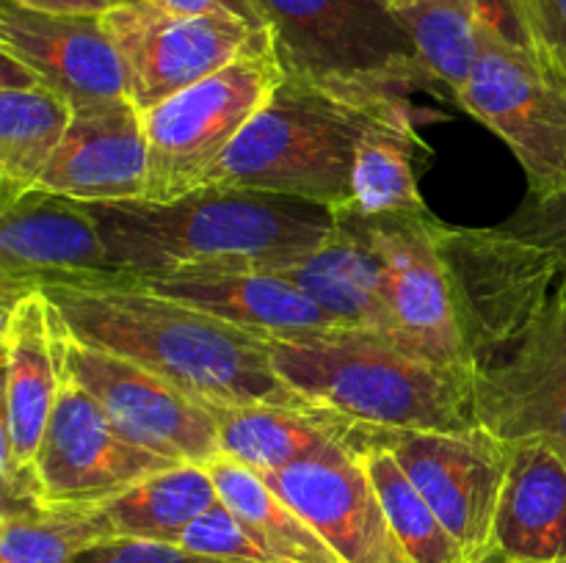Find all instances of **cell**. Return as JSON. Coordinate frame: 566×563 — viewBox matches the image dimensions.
Instances as JSON below:
<instances>
[{"label":"cell","mask_w":566,"mask_h":563,"mask_svg":"<svg viewBox=\"0 0 566 563\" xmlns=\"http://www.w3.org/2000/svg\"><path fill=\"white\" fill-rule=\"evenodd\" d=\"M479 425L566 458V254L509 226L437 219Z\"/></svg>","instance_id":"cell-1"},{"label":"cell","mask_w":566,"mask_h":563,"mask_svg":"<svg viewBox=\"0 0 566 563\" xmlns=\"http://www.w3.org/2000/svg\"><path fill=\"white\" fill-rule=\"evenodd\" d=\"M42 290L77 342L142 364L199 401L315 408L276 375L263 337L216 315L108 276Z\"/></svg>","instance_id":"cell-2"},{"label":"cell","mask_w":566,"mask_h":563,"mask_svg":"<svg viewBox=\"0 0 566 563\" xmlns=\"http://www.w3.org/2000/svg\"><path fill=\"white\" fill-rule=\"evenodd\" d=\"M111 259L127 276L296 263L335 230V215L296 199L202 188L175 202L88 204Z\"/></svg>","instance_id":"cell-3"},{"label":"cell","mask_w":566,"mask_h":563,"mask_svg":"<svg viewBox=\"0 0 566 563\" xmlns=\"http://www.w3.org/2000/svg\"><path fill=\"white\" fill-rule=\"evenodd\" d=\"M276 375L321 412L374 431H464L479 425L468 370L357 329L263 337Z\"/></svg>","instance_id":"cell-4"},{"label":"cell","mask_w":566,"mask_h":563,"mask_svg":"<svg viewBox=\"0 0 566 563\" xmlns=\"http://www.w3.org/2000/svg\"><path fill=\"white\" fill-rule=\"evenodd\" d=\"M387 94L285 75L202 188L296 199L343 215L352 204L359 138Z\"/></svg>","instance_id":"cell-5"},{"label":"cell","mask_w":566,"mask_h":563,"mask_svg":"<svg viewBox=\"0 0 566 563\" xmlns=\"http://www.w3.org/2000/svg\"><path fill=\"white\" fill-rule=\"evenodd\" d=\"M285 75L276 36L269 31L224 70L144 110L149 177L142 202H175L199 191Z\"/></svg>","instance_id":"cell-6"},{"label":"cell","mask_w":566,"mask_h":563,"mask_svg":"<svg viewBox=\"0 0 566 563\" xmlns=\"http://www.w3.org/2000/svg\"><path fill=\"white\" fill-rule=\"evenodd\" d=\"M495 14L457 105L490 127L514 152L528 180V199L566 196V72L536 53Z\"/></svg>","instance_id":"cell-7"},{"label":"cell","mask_w":566,"mask_h":563,"mask_svg":"<svg viewBox=\"0 0 566 563\" xmlns=\"http://www.w3.org/2000/svg\"><path fill=\"white\" fill-rule=\"evenodd\" d=\"M287 75L370 92H437L387 0H258Z\"/></svg>","instance_id":"cell-8"},{"label":"cell","mask_w":566,"mask_h":563,"mask_svg":"<svg viewBox=\"0 0 566 563\" xmlns=\"http://www.w3.org/2000/svg\"><path fill=\"white\" fill-rule=\"evenodd\" d=\"M3 508L44 506L36 453L64 384V326L42 287L3 293Z\"/></svg>","instance_id":"cell-9"},{"label":"cell","mask_w":566,"mask_h":563,"mask_svg":"<svg viewBox=\"0 0 566 563\" xmlns=\"http://www.w3.org/2000/svg\"><path fill=\"white\" fill-rule=\"evenodd\" d=\"M103 25L125 64L127 97L142 114L224 70L271 31L230 14H177L155 0H111Z\"/></svg>","instance_id":"cell-10"},{"label":"cell","mask_w":566,"mask_h":563,"mask_svg":"<svg viewBox=\"0 0 566 563\" xmlns=\"http://www.w3.org/2000/svg\"><path fill=\"white\" fill-rule=\"evenodd\" d=\"M64 326V323H61ZM64 373L99 403L111 423L144 450L171 464L210 467L221 458L208 403L136 362L77 342L64 329Z\"/></svg>","instance_id":"cell-11"},{"label":"cell","mask_w":566,"mask_h":563,"mask_svg":"<svg viewBox=\"0 0 566 563\" xmlns=\"http://www.w3.org/2000/svg\"><path fill=\"white\" fill-rule=\"evenodd\" d=\"M415 489L434 508L470 563L495 550V517L509 442L484 425L464 431H374Z\"/></svg>","instance_id":"cell-12"},{"label":"cell","mask_w":566,"mask_h":563,"mask_svg":"<svg viewBox=\"0 0 566 563\" xmlns=\"http://www.w3.org/2000/svg\"><path fill=\"white\" fill-rule=\"evenodd\" d=\"M169 467L177 464L127 439L99 403L64 373L59 403L36 453L44 506H103Z\"/></svg>","instance_id":"cell-13"},{"label":"cell","mask_w":566,"mask_h":563,"mask_svg":"<svg viewBox=\"0 0 566 563\" xmlns=\"http://www.w3.org/2000/svg\"><path fill=\"white\" fill-rule=\"evenodd\" d=\"M385 265V293L398 340L440 368L464 370L462 329L434 215L363 219Z\"/></svg>","instance_id":"cell-14"},{"label":"cell","mask_w":566,"mask_h":563,"mask_svg":"<svg viewBox=\"0 0 566 563\" xmlns=\"http://www.w3.org/2000/svg\"><path fill=\"white\" fill-rule=\"evenodd\" d=\"M343 563H412L357 450H329L263 475Z\"/></svg>","instance_id":"cell-15"},{"label":"cell","mask_w":566,"mask_h":563,"mask_svg":"<svg viewBox=\"0 0 566 563\" xmlns=\"http://www.w3.org/2000/svg\"><path fill=\"white\" fill-rule=\"evenodd\" d=\"M0 53L20 61L72 108L130 99L125 64L103 14H42L3 0Z\"/></svg>","instance_id":"cell-16"},{"label":"cell","mask_w":566,"mask_h":563,"mask_svg":"<svg viewBox=\"0 0 566 563\" xmlns=\"http://www.w3.org/2000/svg\"><path fill=\"white\" fill-rule=\"evenodd\" d=\"M86 202L31 191L0 208V287L3 293L116 276Z\"/></svg>","instance_id":"cell-17"},{"label":"cell","mask_w":566,"mask_h":563,"mask_svg":"<svg viewBox=\"0 0 566 563\" xmlns=\"http://www.w3.org/2000/svg\"><path fill=\"white\" fill-rule=\"evenodd\" d=\"M149 152L142 110L130 103L75 108L70 127L33 191L75 202H142Z\"/></svg>","instance_id":"cell-18"},{"label":"cell","mask_w":566,"mask_h":563,"mask_svg":"<svg viewBox=\"0 0 566 563\" xmlns=\"http://www.w3.org/2000/svg\"><path fill=\"white\" fill-rule=\"evenodd\" d=\"M108 279L130 282L158 296L175 298L260 337L324 334L346 329L285 276L271 270L193 268L155 276L116 274Z\"/></svg>","instance_id":"cell-19"},{"label":"cell","mask_w":566,"mask_h":563,"mask_svg":"<svg viewBox=\"0 0 566 563\" xmlns=\"http://www.w3.org/2000/svg\"><path fill=\"white\" fill-rule=\"evenodd\" d=\"M346 329L398 340L385 293V265L357 215H337L332 235L296 263L271 268ZM403 346V342H401Z\"/></svg>","instance_id":"cell-20"},{"label":"cell","mask_w":566,"mask_h":563,"mask_svg":"<svg viewBox=\"0 0 566 563\" xmlns=\"http://www.w3.org/2000/svg\"><path fill=\"white\" fill-rule=\"evenodd\" d=\"M495 550L520 563L566 561V458L551 442H509Z\"/></svg>","instance_id":"cell-21"},{"label":"cell","mask_w":566,"mask_h":563,"mask_svg":"<svg viewBox=\"0 0 566 563\" xmlns=\"http://www.w3.org/2000/svg\"><path fill=\"white\" fill-rule=\"evenodd\" d=\"M208 403V401H205ZM219 425L221 456L258 475L329 450H354L357 425L321 408L274 403H208Z\"/></svg>","instance_id":"cell-22"},{"label":"cell","mask_w":566,"mask_h":563,"mask_svg":"<svg viewBox=\"0 0 566 563\" xmlns=\"http://www.w3.org/2000/svg\"><path fill=\"white\" fill-rule=\"evenodd\" d=\"M72 114L61 94L0 53V208L39 185Z\"/></svg>","instance_id":"cell-23"},{"label":"cell","mask_w":566,"mask_h":563,"mask_svg":"<svg viewBox=\"0 0 566 563\" xmlns=\"http://www.w3.org/2000/svg\"><path fill=\"white\" fill-rule=\"evenodd\" d=\"M420 144L407 94H387L359 138L352 204L343 215H429L415 177ZM337 219V215H335Z\"/></svg>","instance_id":"cell-24"},{"label":"cell","mask_w":566,"mask_h":563,"mask_svg":"<svg viewBox=\"0 0 566 563\" xmlns=\"http://www.w3.org/2000/svg\"><path fill=\"white\" fill-rule=\"evenodd\" d=\"M216 502L219 491L210 469L199 464H177L103 502L99 513L114 539L180 544L186 530Z\"/></svg>","instance_id":"cell-25"},{"label":"cell","mask_w":566,"mask_h":563,"mask_svg":"<svg viewBox=\"0 0 566 563\" xmlns=\"http://www.w3.org/2000/svg\"><path fill=\"white\" fill-rule=\"evenodd\" d=\"M392 11L423 70L453 99L473 75L484 25L495 14H506L501 0H418Z\"/></svg>","instance_id":"cell-26"},{"label":"cell","mask_w":566,"mask_h":563,"mask_svg":"<svg viewBox=\"0 0 566 563\" xmlns=\"http://www.w3.org/2000/svg\"><path fill=\"white\" fill-rule=\"evenodd\" d=\"M208 469L219 500L271 555L285 563H343L318 530L265 484L263 475L224 456Z\"/></svg>","instance_id":"cell-27"},{"label":"cell","mask_w":566,"mask_h":563,"mask_svg":"<svg viewBox=\"0 0 566 563\" xmlns=\"http://www.w3.org/2000/svg\"><path fill=\"white\" fill-rule=\"evenodd\" d=\"M354 450L363 458L368 478L374 480L376 491L381 497L387 519L396 530L398 541L407 550L412 563H470L468 552L462 550L451 530L442 524L434 508L423 500L412 480L407 478L392 453L381 447L370 436L368 428L357 425V439Z\"/></svg>","instance_id":"cell-28"},{"label":"cell","mask_w":566,"mask_h":563,"mask_svg":"<svg viewBox=\"0 0 566 563\" xmlns=\"http://www.w3.org/2000/svg\"><path fill=\"white\" fill-rule=\"evenodd\" d=\"M111 539L99 506L3 508L0 563H75L83 552Z\"/></svg>","instance_id":"cell-29"},{"label":"cell","mask_w":566,"mask_h":563,"mask_svg":"<svg viewBox=\"0 0 566 563\" xmlns=\"http://www.w3.org/2000/svg\"><path fill=\"white\" fill-rule=\"evenodd\" d=\"M180 546L224 563H285L271 555L221 500L186 530Z\"/></svg>","instance_id":"cell-30"},{"label":"cell","mask_w":566,"mask_h":563,"mask_svg":"<svg viewBox=\"0 0 566 563\" xmlns=\"http://www.w3.org/2000/svg\"><path fill=\"white\" fill-rule=\"evenodd\" d=\"M514 33L566 72V0H501Z\"/></svg>","instance_id":"cell-31"},{"label":"cell","mask_w":566,"mask_h":563,"mask_svg":"<svg viewBox=\"0 0 566 563\" xmlns=\"http://www.w3.org/2000/svg\"><path fill=\"white\" fill-rule=\"evenodd\" d=\"M75 563H224L216 557L197 555L180 544H160V541L111 539L83 552Z\"/></svg>","instance_id":"cell-32"},{"label":"cell","mask_w":566,"mask_h":563,"mask_svg":"<svg viewBox=\"0 0 566 563\" xmlns=\"http://www.w3.org/2000/svg\"><path fill=\"white\" fill-rule=\"evenodd\" d=\"M503 226L525 237L547 243V246H556L558 252L566 254V196L553 199V202H534V199H528L525 208Z\"/></svg>","instance_id":"cell-33"},{"label":"cell","mask_w":566,"mask_h":563,"mask_svg":"<svg viewBox=\"0 0 566 563\" xmlns=\"http://www.w3.org/2000/svg\"><path fill=\"white\" fill-rule=\"evenodd\" d=\"M164 9L177 11V14L202 17V14H230L252 22L254 28H269L258 0H155Z\"/></svg>","instance_id":"cell-34"},{"label":"cell","mask_w":566,"mask_h":563,"mask_svg":"<svg viewBox=\"0 0 566 563\" xmlns=\"http://www.w3.org/2000/svg\"><path fill=\"white\" fill-rule=\"evenodd\" d=\"M6 3L42 14H103L111 0H6Z\"/></svg>","instance_id":"cell-35"},{"label":"cell","mask_w":566,"mask_h":563,"mask_svg":"<svg viewBox=\"0 0 566 563\" xmlns=\"http://www.w3.org/2000/svg\"><path fill=\"white\" fill-rule=\"evenodd\" d=\"M473 563H520V561H514V557H509L506 552H501V550H490L486 555L475 557Z\"/></svg>","instance_id":"cell-36"},{"label":"cell","mask_w":566,"mask_h":563,"mask_svg":"<svg viewBox=\"0 0 566 563\" xmlns=\"http://www.w3.org/2000/svg\"><path fill=\"white\" fill-rule=\"evenodd\" d=\"M387 3H390L392 9H396V6H403V3H418V0H387Z\"/></svg>","instance_id":"cell-37"},{"label":"cell","mask_w":566,"mask_h":563,"mask_svg":"<svg viewBox=\"0 0 566 563\" xmlns=\"http://www.w3.org/2000/svg\"><path fill=\"white\" fill-rule=\"evenodd\" d=\"M556 563H566V561H556Z\"/></svg>","instance_id":"cell-38"}]
</instances>
